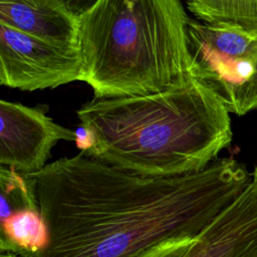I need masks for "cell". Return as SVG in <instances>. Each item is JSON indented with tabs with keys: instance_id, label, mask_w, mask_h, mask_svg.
<instances>
[{
	"instance_id": "6da1fadb",
	"label": "cell",
	"mask_w": 257,
	"mask_h": 257,
	"mask_svg": "<svg viewBox=\"0 0 257 257\" xmlns=\"http://www.w3.org/2000/svg\"><path fill=\"white\" fill-rule=\"evenodd\" d=\"M24 176L48 242L21 257H136L164 242L195 239L253 181L233 158L197 173L151 177L81 151Z\"/></svg>"
},
{
	"instance_id": "7a4b0ae2",
	"label": "cell",
	"mask_w": 257,
	"mask_h": 257,
	"mask_svg": "<svg viewBox=\"0 0 257 257\" xmlns=\"http://www.w3.org/2000/svg\"><path fill=\"white\" fill-rule=\"evenodd\" d=\"M76 113L82 153L143 176L200 172L233 137L230 112L190 73L155 93L93 97Z\"/></svg>"
},
{
	"instance_id": "3957f363",
	"label": "cell",
	"mask_w": 257,
	"mask_h": 257,
	"mask_svg": "<svg viewBox=\"0 0 257 257\" xmlns=\"http://www.w3.org/2000/svg\"><path fill=\"white\" fill-rule=\"evenodd\" d=\"M182 0H98L77 18L80 80L94 97L162 91L189 73Z\"/></svg>"
},
{
	"instance_id": "277c9868",
	"label": "cell",
	"mask_w": 257,
	"mask_h": 257,
	"mask_svg": "<svg viewBox=\"0 0 257 257\" xmlns=\"http://www.w3.org/2000/svg\"><path fill=\"white\" fill-rule=\"evenodd\" d=\"M189 73L230 113L257 110V35L227 24L190 19Z\"/></svg>"
},
{
	"instance_id": "5b68a950",
	"label": "cell",
	"mask_w": 257,
	"mask_h": 257,
	"mask_svg": "<svg viewBox=\"0 0 257 257\" xmlns=\"http://www.w3.org/2000/svg\"><path fill=\"white\" fill-rule=\"evenodd\" d=\"M81 77L77 47L59 46L0 23V83L33 91Z\"/></svg>"
},
{
	"instance_id": "8992f818",
	"label": "cell",
	"mask_w": 257,
	"mask_h": 257,
	"mask_svg": "<svg viewBox=\"0 0 257 257\" xmlns=\"http://www.w3.org/2000/svg\"><path fill=\"white\" fill-rule=\"evenodd\" d=\"M77 140L76 131L46 115L45 109L0 100V164L22 175L43 169L59 141Z\"/></svg>"
},
{
	"instance_id": "52a82bcc",
	"label": "cell",
	"mask_w": 257,
	"mask_h": 257,
	"mask_svg": "<svg viewBox=\"0 0 257 257\" xmlns=\"http://www.w3.org/2000/svg\"><path fill=\"white\" fill-rule=\"evenodd\" d=\"M184 257H257V183H252L192 243Z\"/></svg>"
},
{
	"instance_id": "ba28073f",
	"label": "cell",
	"mask_w": 257,
	"mask_h": 257,
	"mask_svg": "<svg viewBox=\"0 0 257 257\" xmlns=\"http://www.w3.org/2000/svg\"><path fill=\"white\" fill-rule=\"evenodd\" d=\"M0 23L55 45L77 47V18L59 0H0Z\"/></svg>"
},
{
	"instance_id": "9c48e42d",
	"label": "cell",
	"mask_w": 257,
	"mask_h": 257,
	"mask_svg": "<svg viewBox=\"0 0 257 257\" xmlns=\"http://www.w3.org/2000/svg\"><path fill=\"white\" fill-rule=\"evenodd\" d=\"M47 242L48 231L39 210H19L1 220L0 252H13L20 257L36 254Z\"/></svg>"
},
{
	"instance_id": "30bf717a",
	"label": "cell",
	"mask_w": 257,
	"mask_h": 257,
	"mask_svg": "<svg viewBox=\"0 0 257 257\" xmlns=\"http://www.w3.org/2000/svg\"><path fill=\"white\" fill-rule=\"evenodd\" d=\"M200 20L227 24L257 35V0H185Z\"/></svg>"
},
{
	"instance_id": "8fae6325",
	"label": "cell",
	"mask_w": 257,
	"mask_h": 257,
	"mask_svg": "<svg viewBox=\"0 0 257 257\" xmlns=\"http://www.w3.org/2000/svg\"><path fill=\"white\" fill-rule=\"evenodd\" d=\"M1 220L10 214L24 209L38 210L28 179L15 170L1 166Z\"/></svg>"
},
{
	"instance_id": "7c38bea8",
	"label": "cell",
	"mask_w": 257,
	"mask_h": 257,
	"mask_svg": "<svg viewBox=\"0 0 257 257\" xmlns=\"http://www.w3.org/2000/svg\"><path fill=\"white\" fill-rule=\"evenodd\" d=\"M195 239H176L164 242L136 257H184Z\"/></svg>"
},
{
	"instance_id": "4fadbf2b",
	"label": "cell",
	"mask_w": 257,
	"mask_h": 257,
	"mask_svg": "<svg viewBox=\"0 0 257 257\" xmlns=\"http://www.w3.org/2000/svg\"><path fill=\"white\" fill-rule=\"evenodd\" d=\"M76 18L88 11L98 0H59Z\"/></svg>"
},
{
	"instance_id": "5bb4252c",
	"label": "cell",
	"mask_w": 257,
	"mask_h": 257,
	"mask_svg": "<svg viewBox=\"0 0 257 257\" xmlns=\"http://www.w3.org/2000/svg\"><path fill=\"white\" fill-rule=\"evenodd\" d=\"M0 257H20L17 254L13 252H8V251H2L0 252Z\"/></svg>"
},
{
	"instance_id": "9a60e30c",
	"label": "cell",
	"mask_w": 257,
	"mask_h": 257,
	"mask_svg": "<svg viewBox=\"0 0 257 257\" xmlns=\"http://www.w3.org/2000/svg\"><path fill=\"white\" fill-rule=\"evenodd\" d=\"M253 181L255 183H257V162H256V166H255V170L253 173Z\"/></svg>"
}]
</instances>
